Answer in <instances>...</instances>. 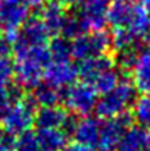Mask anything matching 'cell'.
Masks as SVG:
<instances>
[{"instance_id": "6da1fadb", "label": "cell", "mask_w": 150, "mask_h": 151, "mask_svg": "<svg viewBox=\"0 0 150 151\" xmlns=\"http://www.w3.org/2000/svg\"><path fill=\"white\" fill-rule=\"evenodd\" d=\"M15 79L21 88L31 90L43 81L44 69L51 62V56L47 44H38L31 47L15 46Z\"/></svg>"}, {"instance_id": "7a4b0ae2", "label": "cell", "mask_w": 150, "mask_h": 151, "mask_svg": "<svg viewBox=\"0 0 150 151\" xmlns=\"http://www.w3.org/2000/svg\"><path fill=\"white\" fill-rule=\"evenodd\" d=\"M136 99L137 90L133 82L121 79L113 90L101 94L97 99L94 111L100 119H112L122 113H127L128 107L134 104Z\"/></svg>"}, {"instance_id": "3957f363", "label": "cell", "mask_w": 150, "mask_h": 151, "mask_svg": "<svg viewBox=\"0 0 150 151\" xmlns=\"http://www.w3.org/2000/svg\"><path fill=\"white\" fill-rule=\"evenodd\" d=\"M37 109L38 106L34 103L31 96H24L19 101L10 106L7 113L0 120L3 131L13 135H19L25 131H30L34 125V116Z\"/></svg>"}, {"instance_id": "277c9868", "label": "cell", "mask_w": 150, "mask_h": 151, "mask_svg": "<svg viewBox=\"0 0 150 151\" xmlns=\"http://www.w3.org/2000/svg\"><path fill=\"white\" fill-rule=\"evenodd\" d=\"M110 47L112 43L109 32H106L104 29L87 31L71 41V56L80 62L87 57L107 54Z\"/></svg>"}, {"instance_id": "5b68a950", "label": "cell", "mask_w": 150, "mask_h": 151, "mask_svg": "<svg viewBox=\"0 0 150 151\" xmlns=\"http://www.w3.org/2000/svg\"><path fill=\"white\" fill-rule=\"evenodd\" d=\"M99 99L97 91L88 82H74L63 90L62 103L77 116H88L94 111L96 103Z\"/></svg>"}, {"instance_id": "8992f818", "label": "cell", "mask_w": 150, "mask_h": 151, "mask_svg": "<svg viewBox=\"0 0 150 151\" xmlns=\"http://www.w3.org/2000/svg\"><path fill=\"white\" fill-rule=\"evenodd\" d=\"M133 117L128 113H122L112 119H104L100 123L99 144L97 147L100 151H113L116 148L122 134L131 126Z\"/></svg>"}, {"instance_id": "52a82bcc", "label": "cell", "mask_w": 150, "mask_h": 151, "mask_svg": "<svg viewBox=\"0 0 150 151\" xmlns=\"http://www.w3.org/2000/svg\"><path fill=\"white\" fill-rule=\"evenodd\" d=\"M31 9L22 0H0V24L4 29H19Z\"/></svg>"}, {"instance_id": "ba28073f", "label": "cell", "mask_w": 150, "mask_h": 151, "mask_svg": "<svg viewBox=\"0 0 150 151\" xmlns=\"http://www.w3.org/2000/svg\"><path fill=\"white\" fill-rule=\"evenodd\" d=\"M44 82L56 88H68L72 85L78 75H77V66L71 63V60L66 62H50L43 73Z\"/></svg>"}, {"instance_id": "9c48e42d", "label": "cell", "mask_w": 150, "mask_h": 151, "mask_svg": "<svg viewBox=\"0 0 150 151\" xmlns=\"http://www.w3.org/2000/svg\"><path fill=\"white\" fill-rule=\"evenodd\" d=\"M140 3L136 0H110L106 12V24L113 28H128Z\"/></svg>"}, {"instance_id": "30bf717a", "label": "cell", "mask_w": 150, "mask_h": 151, "mask_svg": "<svg viewBox=\"0 0 150 151\" xmlns=\"http://www.w3.org/2000/svg\"><path fill=\"white\" fill-rule=\"evenodd\" d=\"M49 32L43 25L40 18H28L18 29V37L15 46L31 47L38 44H47ZM13 46V47H15Z\"/></svg>"}, {"instance_id": "8fae6325", "label": "cell", "mask_w": 150, "mask_h": 151, "mask_svg": "<svg viewBox=\"0 0 150 151\" xmlns=\"http://www.w3.org/2000/svg\"><path fill=\"white\" fill-rule=\"evenodd\" d=\"M110 0H83L78 15L86 24L87 31L103 29L106 25V12Z\"/></svg>"}, {"instance_id": "7c38bea8", "label": "cell", "mask_w": 150, "mask_h": 151, "mask_svg": "<svg viewBox=\"0 0 150 151\" xmlns=\"http://www.w3.org/2000/svg\"><path fill=\"white\" fill-rule=\"evenodd\" d=\"M100 122L99 117L93 116H83L78 119L77 126L72 132V137L77 142L88 147L90 150L96 148L99 144V134H100Z\"/></svg>"}, {"instance_id": "4fadbf2b", "label": "cell", "mask_w": 150, "mask_h": 151, "mask_svg": "<svg viewBox=\"0 0 150 151\" xmlns=\"http://www.w3.org/2000/svg\"><path fill=\"white\" fill-rule=\"evenodd\" d=\"M131 75L136 90L141 94H150V47L137 53Z\"/></svg>"}, {"instance_id": "5bb4252c", "label": "cell", "mask_w": 150, "mask_h": 151, "mask_svg": "<svg viewBox=\"0 0 150 151\" xmlns=\"http://www.w3.org/2000/svg\"><path fill=\"white\" fill-rule=\"evenodd\" d=\"M113 59L107 54H101V56H94V57H87L84 60H80L78 66H77V75L84 81L91 84L100 73L106 69L113 68Z\"/></svg>"}, {"instance_id": "9a60e30c", "label": "cell", "mask_w": 150, "mask_h": 151, "mask_svg": "<svg viewBox=\"0 0 150 151\" xmlns=\"http://www.w3.org/2000/svg\"><path fill=\"white\" fill-rule=\"evenodd\" d=\"M41 15H40V19L43 22V25L46 27L49 35H57L60 34V29H62V25L65 22V18H66V9L59 4L56 0H50L46 1L41 7Z\"/></svg>"}, {"instance_id": "2e32d148", "label": "cell", "mask_w": 150, "mask_h": 151, "mask_svg": "<svg viewBox=\"0 0 150 151\" xmlns=\"http://www.w3.org/2000/svg\"><path fill=\"white\" fill-rule=\"evenodd\" d=\"M66 117H68V111L63 107H60L59 104L43 106L36 110L34 125H37L38 129H49V128H60L62 129Z\"/></svg>"}, {"instance_id": "e0dca14e", "label": "cell", "mask_w": 150, "mask_h": 151, "mask_svg": "<svg viewBox=\"0 0 150 151\" xmlns=\"http://www.w3.org/2000/svg\"><path fill=\"white\" fill-rule=\"evenodd\" d=\"M36 135L40 151H60L68 144V134L60 128L38 129Z\"/></svg>"}, {"instance_id": "ac0fdd59", "label": "cell", "mask_w": 150, "mask_h": 151, "mask_svg": "<svg viewBox=\"0 0 150 151\" xmlns=\"http://www.w3.org/2000/svg\"><path fill=\"white\" fill-rule=\"evenodd\" d=\"M31 90H33L30 94L31 99L34 100L37 106L43 107V106H56V104L62 103L65 88H56L47 82L41 81Z\"/></svg>"}, {"instance_id": "d6986e66", "label": "cell", "mask_w": 150, "mask_h": 151, "mask_svg": "<svg viewBox=\"0 0 150 151\" xmlns=\"http://www.w3.org/2000/svg\"><path fill=\"white\" fill-rule=\"evenodd\" d=\"M144 131L140 126H130L121 137L116 151H143L144 145Z\"/></svg>"}, {"instance_id": "ffe728a7", "label": "cell", "mask_w": 150, "mask_h": 151, "mask_svg": "<svg viewBox=\"0 0 150 151\" xmlns=\"http://www.w3.org/2000/svg\"><path fill=\"white\" fill-rule=\"evenodd\" d=\"M119 81H121L119 72H118V69L113 66V68H110V69L103 70L99 76L91 82V85L94 87V90L97 91V94L101 96V94H106V93H109L110 90H113V88L118 85Z\"/></svg>"}, {"instance_id": "44dd1931", "label": "cell", "mask_w": 150, "mask_h": 151, "mask_svg": "<svg viewBox=\"0 0 150 151\" xmlns=\"http://www.w3.org/2000/svg\"><path fill=\"white\" fill-rule=\"evenodd\" d=\"M24 88H21L18 84L13 85H7V87H0V120L3 119V116L7 113V110L10 109L12 104H15L16 101H19L24 97Z\"/></svg>"}, {"instance_id": "7402d4cb", "label": "cell", "mask_w": 150, "mask_h": 151, "mask_svg": "<svg viewBox=\"0 0 150 151\" xmlns=\"http://www.w3.org/2000/svg\"><path fill=\"white\" fill-rule=\"evenodd\" d=\"M84 32H87V28H86L84 21L78 15V12L77 13H66L65 22H63L62 29H60V35L68 38V40H74L75 37H78Z\"/></svg>"}, {"instance_id": "603a6c76", "label": "cell", "mask_w": 150, "mask_h": 151, "mask_svg": "<svg viewBox=\"0 0 150 151\" xmlns=\"http://www.w3.org/2000/svg\"><path fill=\"white\" fill-rule=\"evenodd\" d=\"M140 38H137L131 31L127 28H113V34H110V43L112 47L116 51L136 49Z\"/></svg>"}, {"instance_id": "cb8c5ba5", "label": "cell", "mask_w": 150, "mask_h": 151, "mask_svg": "<svg viewBox=\"0 0 150 151\" xmlns=\"http://www.w3.org/2000/svg\"><path fill=\"white\" fill-rule=\"evenodd\" d=\"M131 117L140 128H150V94H143L140 99H136Z\"/></svg>"}, {"instance_id": "d4e9b609", "label": "cell", "mask_w": 150, "mask_h": 151, "mask_svg": "<svg viewBox=\"0 0 150 151\" xmlns=\"http://www.w3.org/2000/svg\"><path fill=\"white\" fill-rule=\"evenodd\" d=\"M49 51L53 62H66L71 60V40L62 37V35H54L49 44Z\"/></svg>"}, {"instance_id": "484cf974", "label": "cell", "mask_w": 150, "mask_h": 151, "mask_svg": "<svg viewBox=\"0 0 150 151\" xmlns=\"http://www.w3.org/2000/svg\"><path fill=\"white\" fill-rule=\"evenodd\" d=\"M13 151H40L36 132H33L30 129V131H25V132L16 135Z\"/></svg>"}, {"instance_id": "4316f807", "label": "cell", "mask_w": 150, "mask_h": 151, "mask_svg": "<svg viewBox=\"0 0 150 151\" xmlns=\"http://www.w3.org/2000/svg\"><path fill=\"white\" fill-rule=\"evenodd\" d=\"M116 57L113 59V63H115V68H119L122 70H131L134 62H136V57H137V49H128V50H121L116 51Z\"/></svg>"}, {"instance_id": "83f0119b", "label": "cell", "mask_w": 150, "mask_h": 151, "mask_svg": "<svg viewBox=\"0 0 150 151\" xmlns=\"http://www.w3.org/2000/svg\"><path fill=\"white\" fill-rule=\"evenodd\" d=\"M15 79V63L9 57H0V87H7Z\"/></svg>"}, {"instance_id": "f1b7e54d", "label": "cell", "mask_w": 150, "mask_h": 151, "mask_svg": "<svg viewBox=\"0 0 150 151\" xmlns=\"http://www.w3.org/2000/svg\"><path fill=\"white\" fill-rule=\"evenodd\" d=\"M15 139H16V135L9 134L6 131H0V151H13Z\"/></svg>"}, {"instance_id": "f546056e", "label": "cell", "mask_w": 150, "mask_h": 151, "mask_svg": "<svg viewBox=\"0 0 150 151\" xmlns=\"http://www.w3.org/2000/svg\"><path fill=\"white\" fill-rule=\"evenodd\" d=\"M60 151H91V150H90L88 147H86V145H83V144L74 141V142H71V144H66Z\"/></svg>"}, {"instance_id": "4dcf8cb0", "label": "cell", "mask_w": 150, "mask_h": 151, "mask_svg": "<svg viewBox=\"0 0 150 151\" xmlns=\"http://www.w3.org/2000/svg\"><path fill=\"white\" fill-rule=\"evenodd\" d=\"M56 1H57L59 4H62L65 9H66V7H69V9H74V7L80 6L83 0H56Z\"/></svg>"}, {"instance_id": "1f68e13d", "label": "cell", "mask_w": 150, "mask_h": 151, "mask_svg": "<svg viewBox=\"0 0 150 151\" xmlns=\"http://www.w3.org/2000/svg\"><path fill=\"white\" fill-rule=\"evenodd\" d=\"M30 9H40L44 3H46V0H22Z\"/></svg>"}, {"instance_id": "d6a6232c", "label": "cell", "mask_w": 150, "mask_h": 151, "mask_svg": "<svg viewBox=\"0 0 150 151\" xmlns=\"http://www.w3.org/2000/svg\"><path fill=\"white\" fill-rule=\"evenodd\" d=\"M143 151H150V131L144 134V145H143Z\"/></svg>"}, {"instance_id": "836d02e7", "label": "cell", "mask_w": 150, "mask_h": 151, "mask_svg": "<svg viewBox=\"0 0 150 151\" xmlns=\"http://www.w3.org/2000/svg\"><path fill=\"white\" fill-rule=\"evenodd\" d=\"M138 3H140V6L150 15V0H138Z\"/></svg>"}, {"instance_id": "e575fe53", "label": "cell", "mask_w": 150, "mask_h": 151, "mask_svg": "<svg viewBox=\"0 0 150 151\" xmlns=\"http://www.w3.org/2000/svg\"><path fill=\"white\" fill-rule=\"evenodd\" d=\"M144 40H146V43L150 46V25H149V28H147V31H146V34H144Z\"/></svg>"}, {"instance_id": "d590c367", "label": "cell", "mask_w": 150, "mask_h": 151, "mask_svg": "<svg viewBox=\"0 0 150 151\" xmlns=\"http://www.w3.org/2000/svg\"><path fill=\"white\" fill-rule=\"evenodd\" d=\"M1 34H3V27H1V24H0V37H1Z\"/></svg>"}]
</instances>
